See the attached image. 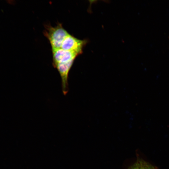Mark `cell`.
<instances>
[{"mask_svg": "<svg viewBox=\"0 0 169 169\" xmlns=\"http://www.w3.org/2000/svg\"><path fill=\"white\" fill-rule=\"evenodd\" d=\"M45 28L44 34L49 41L52 50L60 48L63 40L69 33L60 23L55 27L46 25Z\"/></svg>", "mask_w": 169, "mask_h": 169, "instance_id": "cell-1", "label": "cell"}, {"mask_svg": "<svg viewBox=\"0 0 169 169\" xmlns=\"http://www.w3.org/2000/svg\"><path fill=\"white\" fill-rule=\"evenodd\" d=\"M86 41L77 39L69 34L63 40L60 48L73 52L78 55L82 52V49Z\"/></svg>", "mask_w": 169, "mask_h": 169, "instance_id": "cell-2", "label": "cell"}, {"mask_svg": "<svg viewBox=\"0 0 169 169\" xmlns=\"http://www.w3.org/2000/svg\"><path fill=\"white\" fill-rule=\"evenodd\" d=\"M52 51L53 66L59 63L74 61L79 55L74 52L64 50L60 48L53 50Z\"/></svg>", "mask_w": 169, "mask_h": 169, "instance_id": "cell-3", "label": "cell"}, {"mask_svg": "<svg viewBox=\"0 0 169 169\" xmlns=\"http://www.w3.org/2000/svg\"><path fill=\"white\" fill-rule=\"evenodd\" d=\"M129 169H156L149 163L143 160H138Z\"/></svg>", "mask_w": 169, "mask_h": 169, "instance_id": "cell-4", "label": "cell"}, {"mask_svg": "<svg viewBox=\"0 0 169 169\" xmlns=\"http://www.w3.org/2000/svg\"><path fill=\"white\" fill-rule=\"evenodd\" d=\"M7 3L9 4H13L14 3V1L12 0H8L7 1Z\"/></svg>", "mask_w": 169, "mask_h": 169, "instance_id": "cell-5", "label": "cell"}]
</instances>
